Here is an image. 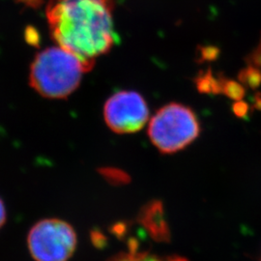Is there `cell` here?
Segmentation results:
<instances>
[{"label":"cell","mask_w":261,"mask_h":261,"mask_svg":"<svg viewBox=\"0 0 261 261\" xmlns=\"http://www.w3.org/2000/svg\"><path fill=\"white\" fill-rule=\"evenodd\" d=\"M113 0H49L47 19L59 47L81 61L84 71L114 45Z\"/></svg>","instance_id":"1"},{"label":"cell","mask_w":261,"mask_h":261,"mask_svg":"<svg viewBox=\"0 0 261 261\" xmlns=\"http://www.w3.org/2000/svg\"><path fill=\"white\" fill-rule=\"evenodd\" d=\"M84 73V67L74 55L59 46L47 47L34 58L29 82L43 97L64 99L79 87Z\"/></svg>","instance_id":"2"},{"label":"cell","mask_w":261,"mask_h":261,"mask_svg":"<svg viewBox=\"0 0 261 261\" xmlns=\"http://www.w3.org/2000/svg\"><path fill=\"white\" fill-rule=\"evenodd\" d=\"M199 122L186 106L170 103L160 109L150 120L148 136L153 145L163 154H172L186 148L197 139Z\"/></svg>","instance_id":"3"},{"label":"cell","mask_w":261,"mask_h":261,"mask_svg":"<svg viewBox=\"0 0 261 261\" xmlns=\"http://www.w3.org/2000/svg\"><path fill=\"white\" fill-rule=\"evenodd\" d=\"M76 243L73 226L59 219L42 220L28 233V250L36 261H67L74 254Z\"/></svg>","instance_id":"4"},{"label":"cell","mask_w":261,"mask_h":261,"mask_svg":"<svg viewBox=\"0 0 261 261\" xmlns=\"http://www.w3.org/2000/svg\"><path fill=\"white\" fill-rule=\"evenodd\" d=\"M108 127L117 134H132L141 130L149 118L144 98L135 91H120L108 99L103 107Z\"/></svg>","instance_id":"5"},{"label":"cell","mask_w":261,"mask_h":261,"mask_svg":"<svg viewBox=\"0 0 261 261\" xmlns=\"http://www.w3.org/2000/svg\"><path fill=\"white\" fill-rule=\"evenodd\" d=\"M144 225L149 229V232L158 241H168L169 238L168 225L165 220L164 210L160 202L151 203L143 211Z\"/></svg>","instance_id":"6"},{"label":"cell","mask_w":261,"mask_h":261,"mask_svg":"<svg viewBox=\"0 0 261 261\" xmlns=\"http://www.w3.org/2000/svg\"><path fill=\"white\" fill-rule=\"evenodd\" d=\"M109 261H188L186 258L177 255H158L147 252H140L136 249L129 252H122L120 254L112 257Z\"/></svg>","instance_id":"7"},{"label":"cell","mask_w":261,"mask_h":261,"mask_svg":"<svg viewBox=\"0 0 261 261\" xmlns=\"http://www.w3.org/2000/svg\"><path fill=\"white\" fill-rule=\"evenodd\" d=\"M195 83L199 93L212 95L222 94L221 79L220 76L215 77L210 69H208L205 72H200L196 76Z\"/></svg>","instance_id":"8"},{"label":"cell","mask_w":261,"mask_h":261,"mask_svg":"<svg viewBox=\"0 0 261 261\" xmlns=\"http://www.w3.org/2000/svg\"><path fill=\"white\" fill-rule=\"evenodd\" d=\"M220 79L222 84V94H224L235 102L242 101L246 93L245 86L238 82H235L233 80H228L227 77L223 75H220Z\"/></svg>","instance_id":"9"},{"label":"cell","mask_w":261,"mask_h":261,"mask_svg":"<svg viewBox=\"0 0 261 261\" xmlns=\"http://www.w3.org/2000/svg\"><path fill=\"white\" fill-rule=\"evenodd\" d=\"M238 80L245 87L256 89L261 85V71L253 66L248 65L239 72Z\"/></svg>","instance_id":"10"},{"label":"cell","mask_w":261,"mask_h":261,"mask_svg":"<svg viewBox=\"0 0 261 261\" xmlns=\"http://www.w3.org/2000/svg\"><path fill=\"white\" fill-rule=\"evenodd\" d=\"M220 56V49L214 46H201L198 47L197 61L199 63L213 62Z\"/></svg>","instance_id":"11"},{"label":"cell","mask_w":261,"mask_h":261,"mask_svg":"<svg viewBox=\"0 0 261 261\" xmlns=\"http://www.w3.org/2000/svg\"><path fill=\"white\" fill-rule=\"evenodd\" d=\"M246 61L248 65H252L261 71V38L257 46L254 47L252 53L247 56Z\"/></svg>","instance_id":"12"},{"label":"cell","mask_w":261,"mask_h":261,"mask_svg":"<svg viewBox=\"0 0 261 261\" xmlns=\"http://www.w3.org/2000/svg\"><path fill=\"white\" fill-rule=\"evenodd\" d=\"M249 111L248 103L243 101H237L233 105V112L238 117H244L247 115Z\"/></svg>","instance_id":"13"},{"label":"cell","mask_w":261,"mask_h":261,"mask_svg":"<svg viewBox=\"0 0 261 261\" xmlns=\"http://www.w3.org/2000/svg\"><path fill=\"white\" fill-rule=\"evenodd\" d=\"M6 222V209L2 199L0 198V228L4 225Z\"/></svg>","instance_id":"14"},{"label":"cell","mask_w":261,"mask_h":261,"mask_svg":"<svg viewBox=\"0 0 261 261\" xmlns=\"http://www.w3.org/2000/svg\"><path fill=\"white\" fill-rule=\"evenodd\" d=\"M21 3L30 6V7H38L42 4L43 0H19Z\"/></svg>","instance_id":"15"},{"label":"cell","mask_w":261,"mask_h":261,"mask_svg":"<svg viewBox=\"0 0 261 261\" xmlns=\"http://www.w3.org/2000/svg\"><path fill=\"white\" fill-rule=\"evenodd\" d=\"M255 105L257 109L261 110V94H257L255 96Z\"/></svg>","instance_id":"16"}]
</instances>
